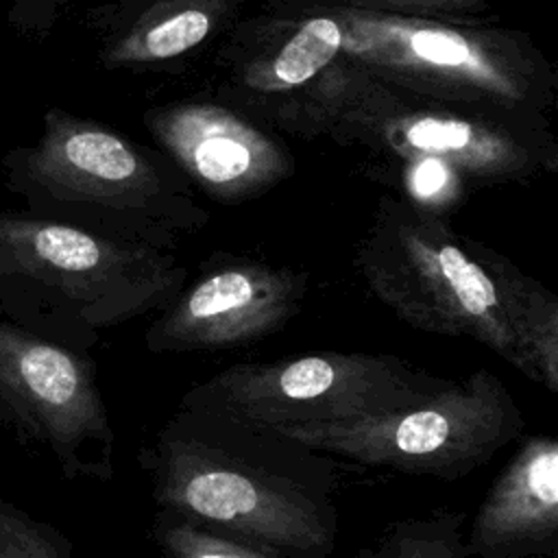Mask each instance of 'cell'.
Returning <instances> with one entry per match:
<instances>
[{"instance_id": "cell-1", "label": "cell", "mask_w": 558, "mask_h": 558, "mask_svg": "<svg viewBox=\"0 0 558 558\" xmlns=\"http://www.w3.org/2000/svg\"><path fill=\"white\" fill-rule=\"evenodd\" d=\"M157 510L194 517L286 558H329L338 545L333 456L181 397L140 453Z\"/></svg>"}, {"instance_id": "cell-2", "label": "cell", "mask_w": 558, "mask_h": 558, "mask_svg": "<svg viewBox=\"0 0 558 558\" xmlns=\"http://www.w3.org/2000/svg\"><path fill=\"white\" fill-rule=\"evenodd\" d=\"M2 174L28 214L113 240L177 251L209 222L166 153L57 107L35 144L4 153Z\"/></svg>"}, {"instance_id": "cell-3", "label": "cell", "mask_w": 558, "mask_h": 558, "mask_svg": "<svg viewBox=\"0 0 558 558\" xmlns=\"http://www.w3.org/2000/svg\"><path fill=\"white\" fill-rule=\"evenodd\" d=\"M177 251L0 211V318L87 353L100 336L163 310L185 286Z\"/></svg>"}, {"instance_id": "cell-4", "label": "cell", "mask_w": 558, "mask_h": 558, "mask_svg": "<svg viewBox=\"0 0 558 558\" xmlns=\"http://www.w3.org/2000/svg\"><path fill=\"white\" fill-rule=\"evenodd\" d=\"M325 135L403 166H432L471 185L525 183L558 170L547 116L477 109L390 87L338 57L310 140Z\"/></svg>"}, {"instance_id": "cell-5", "label": "cell", "mask_w": 558, "mask_h": 558, "mask_svg": "<svg viewBox=\"0 0 558 558\" xmlns=\"http://www.w3.org/2000/svg\"><path fill=\"white\" fill-rule=\"evenodd\" d=\"M342 26L340 57L390 87L477 109L547 116L558 74L527 33L327 7Z\"/></svg>"}, {"instance_id": "cell-6", "label": "cell", "mask_w": 558, "mask_h": 558, "mask_svg": "<svg viewBox=\"0 0 558 558\" xmlns=\"http://www.w3.org/2000/svg\"><path fill=\"white\" fill-rule=\"evenodd\" d=\"M355 266L371 294L405 325L475 340L532 377L473 238L434 209L384 194L355 248Z\"/></svg>"}, {"instance_id": "cell-7", "label": "cell", "mask_w": 558, "mask_h": 558, "mask_svg": "<svg viewBox=\"0 0 558 558\" xmlns=\"http://www.w3.org/2000/svg\"><path fill=\"white\" fill-rule=\"evenodd\" d=\"M275 429L362 466L456 482L519 440L525 416L493 371L475 368L464 379H449L429 397L386 414Z\"/></svg>"}, {"instance_id": "cell-8", "label": "cell", "mask_w": 558, "mask_h": 558, "mask_svg": "<svg viewBox=\"0 0 558 558\" xmlns=\"http://www.w3.org/2000/svg\"><path fill=\"white\" fill-rule=\"evenodd\" d=\"M447 381L390 353L314 351L240 362L183 395L268 427H299L386 414L429 397Z\"/></svg>"}, {"instance_id": "cell-9", "label": "cell", "mask_w": 558, "mask_h": 558, "mask_svg": "<svg viewBox=\"0 0 558 558\" xmlns=\"http://www.w3.org/2000/svg\"><path fill=\"white\" fill-rule=\"evenodd\" d=\"M0 421L50 449L70 480L109 482L116 434L87 353L0 318Z\"/></svg>"}, {"instance_id": "cell-10", "label": "cell", "mask_w": 558, "mask_h": 558, "mask_svg": "<svg viewBox=\"0 0 558 558\" xmlns=\"http://www.w3.org/2000/svg\"><path fill=\"white\" fill-rule=\"evenodd\" d=\"M340 46L342 26L331 9H266L227 31L214 98L307 140Z\"/></svg>"}, {"instance_id": "cell-11", "label": "cell", "mask_w": 558, "mask_h": 558, "mask_svg": "<svg viewBox=\"0 0 558 558\" xmlns=\"http://www.w3.org/2000/svg\"><path fill=\"white\" fill-rule=\"evenodd\" d=\"M307 286L303 268L218 253L159 310L144 333L146 349L194 353L255 344L301 312Z\"/></svg>"}, {"instance_id": "cell-12", "label": "cell", "mask_w": 558, "mask_h": 558, "mask_svg": "<svg viewBox=\"0 0 558 558\" xmlns=\"http://www.w3.org/2000/svg\"><path fill=\"white\" fill-rule=\"evenodd\" d=\"M144 126L194 190L222 205L253 201L294 172L288 146L268 126L214 96L155 105Z\"/></svg>"}, {"instance_id": "cell-13", "label": "cell", "mask_w": 558, "mask_h": 558, "mask_svg": "<svg viewBox=\"0 0 558 558\" xmlns=\"http://www.w3.org/2000/svg\"><path fill=\"white\" fill-rule=\"evenodd\" d=\"M471 558L558 556V440L532 434L495 477L471 521Z\"/></svg>"}, {"instance_id": "cell-14", "label": "cell", "mask_w": 558, "mask_h": 558, "mask_svg": "<svg viewBox=\"0 0 558 558\" xmlns=\"http://www.w3.org/2000/svg\"><path fill=\"white\" fill-rule=\"evenodd\" d=\"M240 0H118L87 22L109 70H148L183 59L238 22Z\"/></svg>"}, {"instance_id": "cell-15", "label": "cell", "mask_w": 558, "mask_h": 558, "mask_svg": "<svg viewBox=\"0 0 558 558\" xmlns=\"http://www.w3.org/2000/svg\"><path fill=\"white\" fill-rule=\"evenodd\" d=\"M486 266L517 344L530 366L532 381L549 395L558 392V299L541 281L523 272L510 257L473 238Z\"/></svg>"}, {"instance_id": "cell-16", "label": "cell", "mask_w": 558, "mask_h": 558, "mask_svg": "<svg viewBox=\"0 0 558 558\" xmlns=\"http://www.w3.org/2000/svg\"><path fill=\"white\" fill-rule=\"evenodd\" d=\"M466 514L436 510L425 517L392 521L353 558H471L464 541Z\"/></svg>"}, {"instance_id": "cell-17", "label": "cell", "mask_w": 558, "mask_h": 558, "mask_svg": "<svg viewBox=\"0 0 558 558\" xmlns=\"http://www.w3.org/2000/svg\"><path fill=\"white\" fill-rule=\"evenodd\" d=\"M150 538L161 558H286L257 543L172 510L155 512Z\"/></svg>"}, {"instance_id": "cell-18", "label": "cell", "mask_w": 558, "mask_h": 558, "mask_svg": "<svg viewBox=\"0 0 558 558\" xmlns=\"http://www.w3.org/2000/svg\"><path fill=\"white\" fill-rule=\"evenodd\" d=\"M0 558H72V543L0 499Z\"/></svg>"}, {"instance_id": "cell-19", "label": "cell", "mask_w": 558, "mask_h": 558, "mask_svg": "<svg viewBox=\"0 0 558 558\" xmlns=\"http://www.w3.org/2000/svg\"><path fill=\"white\" fill-rule=\"evenodd\" d=\"M490 0H268L266 9H301V7H347L377 13H395L427 20L466 22L464 15L484 11Z\"/></svg>"}, {"instance_id": "cell-20", "label": "cell", "mask_w": 558, "mask_h": 558, "mask_svg": "<svg viewBox=\"0 0 558 558\" xmlns=\"http://www.w3.org/2000/svg\"><path fill=\"white\" fill-rule=\"evenodd\" d=\"M72 0H9V26L22 37H44Z\"/></svg>"}]
</instances>
